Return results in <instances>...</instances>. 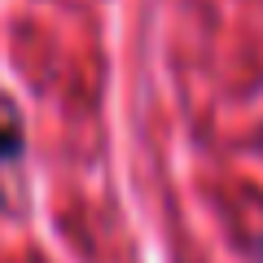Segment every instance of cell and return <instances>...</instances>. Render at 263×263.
<instances>
[{
    "mask_svg": "<svg viewBox=\"0 0 263 263\" xmlns=\"http://www.w3.org/2000/svg\"><path fill=\"white\" fill-rule=\"evenodd\" d=\"M22 154V132L13 127V123H0V171H5V162H13ZM5 197V193H0Z\"/></svg>",
    "mask_w": 263,
    "mask_h": 263,
    "instance_id": "1",
    "label": "cell"
},
{
    "mask_svg": "<svg viewBox=\"0 0 263 263\" xmlns=\"http://www.w3.org/2000/svg\"><path fill=\"white\" fill-rule=\"evenodd\" d=\"M250 259L263 263V237H254V241H250Z\"/></svg>",
    "mask_w": 263,
    "mask_h": 263,
    "instance_id": "2",
    "label": "cell"
},
{
    "mask_svg": "<svg viewBox=\"0 0 263 263\" xmlns=\"http://www.w3.org/2000/svg\"><path fill=\"white\" fill-rule=\"evenodd\" d=\"M259 149H263V132H259Z\"/></svg>",
    "mask_w": 263,
    "mask_h": 263,
    "instance_id": "3",
    "label": "cell"
}]
</instances>
